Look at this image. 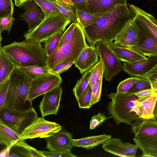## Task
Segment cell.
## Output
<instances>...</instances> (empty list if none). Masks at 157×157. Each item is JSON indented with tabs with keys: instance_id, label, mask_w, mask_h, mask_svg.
<instances>
[{
	"instance_id": "cell-17",
	"label": "cell",
	"mask_w": 157,
	"mask_h": 157,
	"mask_svg": "<svg viewBox=\"0 0 157 157\" xmlns=\"http://www.w3.org/2000/svg\"><path fill=\"white\" fill-rule=\"evenodd\" d=\"M25 11L20 15L27 23L30 31L38 25L44 18L43 11L33 0H29L22 5Z\"/></svg>"
},
{
	"instance_id": "cell-41",
	"label": "cell",
	"mask_w": 157,
	"mask_h": 157,
	"mask_svg": "<svg viewBox=\"0 0 157 157\" xmlns=\"http://www.w3.org/2000/svg\"><path fill=\"white\" fill-rule=\"evenodd\" d=\"M73 61H64L60 63L50 69V72L58 75L67 71L74 64Z\"/></svg>"
},
{
	"instance_id": "cell-50",
	"label": "cell",
	"mask_w": 157,
	"mask_h": 157,
	"mask_svg": "<svg viewBox=\"0 0 157 157\" xmlns=\"http://www.w3.org/2000/svg\"><path fill=\"white\" fill-rule=\"evenodd\" d=\"M12 146H6L0 152V157H8L10 148Z\"/></svg>"
},
{
	"instance_id": "cell-54",
	"label": "cell",
	"mask_w": 157,
	"mask_h": 157,
	"mask_svg": "<svg viewBox=\"0 0 157 157\" xmlns=\"http://www.w3.org/2000/svg\"><path fill=\"white\" fill-rule=\"evenodd\" d=\"M1 33H2L0 31V41H2V37L1 36Z\"/></svg>"
},
{
	"instance_id": "cell-8",
	"label": "cell",
	"mask_w": 157,
	"mask_h": 157,
	"mask_svg": "<svg viewBox=\"0 0 157 157\" xmlns=\"http://www.w3.org/2000/svg\"><path fill=\"white\" fill-rule=\"evenodd\" d=\"M95 47L99 59L102 62L103 75L105 80L111 81L124 70V65L114 53L101 42H97Z\"/></svg>"
},
{
	"instance_id": "cell-36",
	"label": "cell",
	"mask_w": 157,
	"mask_h": 157,
	"mask_svg": "<svg viewBox=\"0 0 157 157\" xmlns=\"http://www.w3.org/2000/svg\"><path fill=\"white\" fill-rule=\"evenodd\" d=\"M103 69L101 61H99L94 66L89 82V84L92 88L94 84L103 77Z\"/></svg>"
},
{
	"instance_id": "cell-28",
	"label": "cell",
	"mask_w": 157,
	"mask_h": 157,
	"mask_svg": "<svg viewBox=\"0 0 157 157\" xmlns=\"http://www.w3.org/2000/svg\"><path fill=\"white\" fill-rule=\"evenodd\" d=\"M77 22L83 28L95 23L98 17L82 10L74 9Z\"/></svg>"
},
{
	"instance_id": "cell-1",
	"label": "cell",
	"mask_w": 157,
	"mask_h": 157,
	"mask_svg": "<svg viewBox=\"0 0 157 157\" xmlns=\"http://www.w3.org/2000/svg\"><path fill=\"white\" fill-rule=\"evenodd\" d=\"M136 13L127 4L98 17L94 23L83 28L88 45L94 47L100 41L105 44L114 41L117 35L135 18Z\"/></svg>"
},
{
	"instance_id": "cell-5",
	"label": "cell",
	"mask_w": 157,
	"mask_h": 157,
	"mask_svg": "<svg viewBox=\"0 0 157 157\" xmlns=\"http://www.w3.org/2000/svg\"><path fill=\"white\" fill-rule=\"evenodd\" d=\"M89 45L86 41L83 28L76 23L71 39L67 43L58 47L48 56V67L51 69L58 64L64 61L75 62L85 47Z\"/></svg>"
},
{
	"instance_id": "cell-20",
	"label": "cell",
	"mask_w": 157,
	"mask_h": 157,
	"mask_svg": "<svg viewBox=\"0 0 157 157\" xmlns=\"http://www.w3.org/2000/svg\"><path fill=\"white\" fill-rule=\"evenodd\" d=\"M139 32L138 28L133 19L117 35L114 42L126 48L132 47L138 42Z\"/></svg>"
},
{
	"instance_id": "cell-14",
	"label": "cell",
	"mask_w": 157,
	"mask_h": 157,
	"mask_svg": "<svg viewBox=\"0 0 157 157\" xmlns=\"http://www.w3.org/2000/svg\"><path fill=\"white\" fill-rule=\"evenodd\" d=\"M102 147L104 151L122 157H135L138 150L136 144L123 142L119 139L111 137Z\"/></svg>"
},
{
	"instance_id": "cell-53",
	"label": "cell",
	"mask_w": 157,
	"mask_h": 157,
	"mask_svg": "<svg viewBox=\"0 0 157 157\" xmlns=\"http://www.w3.org/2000/svg\"><path fill=\"white\" fill-rule=\"evenodd\" d=\"M1 41H0V55H1V48L2 47V46L1 45Z\"/></svg>"
},
{
	"instance_id": "cell-51",
	"label": "cell",
	"mask_w": 157,
	"mask_h": 157,
	"mask_svg": "<svg viewBox=\"0 0 157 157\" xmlns=\"http://www.w3.org/2000/svg\"><path fill=\"white\" fill-rule=\"evenodd\" d=\"M29 0H14L15 5L17 6H21L25 2Z\"/></svg>"
},
{
	"instance_id": "cell-18",
	"label": "cell",
	"mask_w": 157,
	"mask_h": 157,
	"mask_svg": "<svg viewBox=\"0 0 157 157\" xmlns=\"http://www.w3.org/2000/svg\"><path fill=\"white\" fill-rule=\"evenodd\" d=\"M131 125V132L135 136L157 137V117L148 119L140 118L134 121Z\"/></svg>"
},
{
	"instance_id": "cell-40",
	"label": "cell",
	"mask_w": 157,
	"mask_h": 157,
	"mask_svg": "<svg viewBox=\"0 0 157 157\" xmlns=\"http://www.w3.org/2000/svg\"><path fill=\"white\" fill-rule=\"evenodd\" d=\"M110 118H111L110 117H107L105 113L101 112L93 115L90 122V129H93L95 128Z\"/></svg>"
},
{
	"instance_id": "cell-49",
	"label": "cell",
	"mask_w": 157,
	"mask_h": 157,
	"mask_svg": "<svg viewBox=\"0 0 157 157\" xmlns=\"http://www.w3.org/2000/svg\"><path fill=\"white\" fill-rule=\"evenodd\" d=\"M58 3L74 10L73 4L71 0H54Z\"/></svg>"
},
{
	"instance_id": "cell-31",
	"label": "cell",
	"mask_w": 157,
	"mask_h": 157,
	"mask_svg": "<svg viewBox=\"0 0 157 157\" xmlns=\"http://www.w3.org/2000/svg\"><path fill=\"white\" fill-rule=\"evenodd\" d=\"M18 67L24 71L32 79L43 75L51 73L50 69L48 67L30 66Z\"/></svg>"
},
{
	"instance_id": "cell-9",
	"label": "cell",
	"mask_w": 157,
	"mask_h": 157,
	"mask_svg": "<svg viewBox=\"0 0 157 157\" xmlns=\"http://www.w3.org/2000/svg\"><path fill=\"white\" fill-rule=\"evenodd\" d=\"M59 124L45 120L44 117H38L20 135V139L26 140L45 138L62 128Z\"/></svg>"
},
{
	"instance_id": "cell-27",
	"label": "cell",
	"mask_w": 157,
	"mask_h": 157,
	"mask_svg": "<svg viewBox=\"0 0 157 157\" xmlns=\"http://www.w3.org/2000/svg\"><path fill=\"white\" fill-rule=\"evenodd\" d=\"M20 134L0 121V144L12 146L20 139Z\"/></svg>"
},
{
	"instance_id": "cell-44",
	"label": "cell",
	"mask_w": 157,
	"mask_h": 157,
	"mask_svg": "<svg viewBox=\"0 0 157 157\" xmlns=\"http://www.w3.org/2000/svg\"><path fill=\"white\" fill-rule=\"evenodd\" d=\"M76 22H73L63 33L58 47L68 41L72 36Z\"/></svg>"
},
{
	"instance_id": "cell-39",
	"label": "cell",
	"mask_w": 157,
	"mask_h": 157,
	"mask_svg": "<svg viewBox=\"0 0 157 157\" xmlns=\"http://www.w3.org/2000/svg\"><path fill=\"white\" fill-rule=\"evenodd\" d=\"M103 77L95 82L91 88V97L90 105H93L98 102L100 99L102 85Z\"/></svg>"
},
{
	"instance_id": "cell-12",
	"label": "cell",
	"mask_w": 157,
	"mask_h": 157,
	"mask_svg": "<svg viewBox=\"0 0 157 157\" xmlns=\"http://www.w3.org/2000/svg\"><path fill=\"white\" fill-rule=\"evenodd\" d=\"M44 138L49 151L70 152L74 147L72 133L64 129Z\"/></svg>"
},
{
	"instance_id": "cell-23",
	"label": "cell",
	"mask_w": 157,
	"mask_h": 157,
	"mask_svg": "<svg viewBox=\"0 0 157 157\" xmlns=\"http://www.w3.org/2000/svg\"><path fill=\"white\" fill-rule=\"evenodd\" d=\"M157 93H155L137 99L141 118L148 119L157 117Z\"/></svg>"
},
{
	"instance_id": "cell-30",
	"label": "cell",
	"mask_w": 157,
	"mask_h": 157,
	"mask_svg": "<svg viewBox=\"0 0 157 157\" xmlns=\"http://www.w3.org/2000/svg\"><path fill=\"white\" fill-rule=\"evenodd\" d=\"M64 31L62 30L48 38L44 43V49L47 56L52 54L58 47Z\"/></svg>"
},
{
	"instance_id": "cell-19",
	"label": "cell",
	"mask_w": 157,
	"mask_h": 157,
	"mask_svg": "<svg viewBox=\"0 0 157 157\" xmlns=\"http://www.w3.org/2000/svg\"><path fill=\"white\" fill-rule=\"evenodd\" d=\"M98 56L95 47L88 45L83 49L75 62V66L83 75L98 62Z\"/></svg>"
},
{
	"instance_id": "cell-2",
	"label": "cell",
	"mask_w": 157,
	"mask_h": 157,
	"mask_svg": "<svg viewBox=\"0 0 157 157\" xmlns=\"http://www.w3.org/2000/svg\"><path fill=\"white\" fill-rule=\"evenodd\" d=\"M2 48L16 67H48V56L41 43L25 39L21 42L14 41Z\"/></svg>"
},
{
	"instance_id": "cell-24",
	"label": "cell",
	"mask_w": 157,
	"mask_h": 157,
	"mask_svg": "<svg viewBox=\"0 0 157 157\" xmlns=\"http://www.w3.org/2000/svg\"><path fill=\"white\" fill-rule=\"evenodd\" d=\"M133 140L142 152V157H157V137L135 136Z\"/></svg>"
},
{
	"instance_id": "cell-29",
	"label": "cell",
	"mask_w": 157,
	"mask_h": 157,
	"mask_svg": "<svg viewBox=\"0 0 157 157\" xmlns=\"http://www.w3.org/2000/svg\"><path fill=\"white\" fill-rule=\"evenodd\" d=\"M93 68L94 66L84 73L82 77L77 81L73 88V93L77 100L88 84Z\"/></svg>"
},
{
	"instance_id": "cell-35",
	"label": "cell",
	"mask_w": 157,
	"mask_h": 157,
	"mask_svg": "<svg viewBox=\"0 0 157 157\" xmlns=\"http://www.w3.org/2000/svg\"><path fill=\"white\" fill-rule=\"evenodd\" d=\"M56 6L60 12L67 18L71 22H77L75 11L62 5L54 0H48Z\"/></svg>"
},
{
	"instance_id": "cell-13",
	"label": "cell",
	"mask_w": 157,
	"mask_h": 157,
	"mask_svg": "<svg viewBox=\"0 0 157 157\" xmlns=\"http://www.w3.org/2000/svg\"><path fill=\"white\" fill-rule=\"evenodd\" d=\"M62 89L60 85L44 93L39 107L42 116L57 115L60 104Z\"/></svg>"
},
{
	"instance_id": "cell-48",
	"label": "cell",
	"mask_w": 157,
	"mask_h": 157,
	"mask_svg": "<svg viewBox=\"0 0 157 157\" xmlns=\"http://www.w3.org/2000/svg\"><path fill=\"white\" fill-rule=\"evenodd\" d=\"M155 93L153 90L152 89H151L143 90L135 93V94L137 97L140 98L150 95Z\"/></svg>"
},
{
	"instance_id": "cell-46",
	"label": "cell",
	"mask_w": 157,
	"mask_h": 157,
	"mask_svg": "<svg viewBox=\"0 0 157 157\" xmlns=\"http://www.w3.org/2000/svg\"><path fill=\"white\" fill-rule=\"evenodd\" d=\"M143 77L147 78L151 83L157 81V66L150 70Z\"/></svg>"
},
{
	"instance_id": "cell-15",
	"label": "cell",
	"mask_w": 157,
	"mask_h": 157,
	"mask_svg": "<svg viewBox=\"0 0 157 157\" xmlns=\"http://www.w3.org/2000/svg\"><path fill=\"white\" fill-rule=\"evenodd\" d=\"M127 0H86L82 10L99 17L126 3Z\"/></svg>"
},
{
	"instance_id": "cell-33",
	"label": "cell",
	"mask_w": 157,
	"mask_h": 157,
	"mask_svg": "<svg viewBox=\"0 0 157 157\" xmlns=\"http://www.w3.org/2000/svg\"><path fill=\"white\" fill-rule=\"evenodd\" d=\"M91 88L88 84L77 100L79 108L88 109L91 107Z\"/></svg>"
},
{
	"instance_id": "cell-22",
	"label": "cell",
	"mask_w": 157,
	"mask_h": 157,
	"mask_svg": "<svg viewBox=\"0 0 157 157\" xmlns=\"http://www.w3.org/2000/svg\"><path fill=\"white\" fill-rule=\"evenodd\" d=\"M8 157H44L40 151L31 147L20 139L11 147Z\"/></svg>"
},
{
	"instance_id": "cell-37",
	"label": "cell",
	"mask_w": 157,
	"mask_h": 157,
	"mask_svg": "<svg viewBox=\"0 0 157 157\" xmlns=\"http://www.w3.org/2000/svg\"><path fill=\"white\" fill-rule=\"evenodd\" d=\"M13 11L12 0H0V18L13 15Z\"/></svg>"
},
{
	"instance_id": "cell-3",
	"label": "cell",
	"mask_w": 157,
	"mask_h": 157,
	"mask_svg": "<svg viewBox=\"0 0 157 157\" xmlns=\"http://www.w3.org/2000/svg\"><path fill=\"white\" fill-rule=\"evenodd\" d=\"M107 96L111 99L107 106L109 115L117 124L124 123L131 125L141 118L137 101L139 98L135 94L111 93Z\"/></svg>"
},
{
	"instance_id": "cell-10",
	"label": "cell",
	"mask_w": 157,
	"mask_h": 157,
	"mask_svg": "<svg viewBox=\"0 0 157 157\" xmlns=\"http://www.w3.org/2000/svg\"><path fill=\"white\" fill-rule=\"evenodd\" d=\"M134 21L139 30V40L136 45L127 48L146 56L157 55V36L135 18Z\"/></svg>"
},
{
	"instance_id": "cell-26",
	"label": "cell",
	"mask_w": 157,
	"mask_h": 157,
	"mask_svg": "<svg viewBox=\"0 0 157 157\" xmlns=\"http://www.w3.org/2000/svg\"><path fill=\"white\" fill-rule=\"evenodd\" d=\"M16 67L12 60L4 51L2 46L0 58V86L9 78Z\"/></svg>"
},
{
	"instance_id": "cell-38",
	"label": "cell",
	"mask_w": 157,
	"mask_h": 157,
	"mask_svg": "<svg viewBox=\"0 0 157 157\" xmlns=\"http://www.w3.org/2000/svg\"><path fill=\"white\" fill-rule=\"evenodd\" d=\"M140 78V77H131L121 81L117 87V92L120 93L127 92L133 85Z\"/></svg>"
},
{
	"instance_id": "cell-16",
	"label": "cell",
	"mask_w": 157,
	"mask_h": 157,
	"mask_svg": "<svg viewBox=\"0 0 157 157\" xmlns=\"http://www.w3.org/2000/svg\"><path fill=\"white\" fill-rule=\"evenodd\" d=\"M124 70L131 77H143L150 70L157 66V55L132 63L123 62Z\"/></svg>"
},
{
	"instance_id": "cell-4",
	"label": "cell",
	"mask_w": 157,
	"mask_h": 157,
	"mask_svg": "<svg viewBox=\"0 0 157 157\" xmlns=\"http://www.w3.org/2000/svg\"><path fill=\"white\" fill-rule=\"evenodd\" d=\"M32 80L24 71L16 67L9 78L4 105L20 111L33 108L32 103L27 100Z\"/></svg>"
},
{
	"instance_id": "cell-52",
	"label": "cell",
	"mask_w": 157,
	"mask_h": 157,
	"mask_svg": "<svg viewBox=\"0 0 157 157\" xmlns=\"http://www.w3.org/2000/svg\"><path fill=\"white\" fill-rule=\"evenodd\" d=\"M151 89L155 93H157V81L151 83Z\"/></svg>"
},
{
	"instance_id": "cell-34",
	"label": "cell",
	"mask_w": 157,
	"mask_h": 157,
	"mask_svg": "<svg viewBox=\"0 0 157 157\" xmlns=\"http://www.w3.org/2000/svg\"><path fill=\"white\" fill-rule=\"evenodd\" d=\"M151 89L150 82L144 77L140 78L135 83L127 93L135 94L138 92L146 90Z\"/></svg>"
},
{
	"instance_id": "cell-47",
	"label": "cell",
	"mask_w": 157,
	"mask_h": 157,
	"mask_svg": "<svg viewBox=\"0 0 157 157\" xmlns=\"http://www.w3.org/2000/svg\"><path fill=\"white\" fill-rule=\"evenodd\" d=\"M75 9L82 10L86 0H71Z\"/></svg>"
},
{
	"instance_id": "cell-43",
	"label": "cell",
	"mask_w": 157,
	"mask_h": 157,
	"mask_svg": "<svg viewBox=\"0 0 157 157\" xmlns=\"http://www.w3.org/2000/svg\"><path fill=\"white\" fill-rule=\"evenodd\" d=\"M44 157H76L77 156L73 154L71 151H50L45 150L40 151Z\"/></svg>"
},
{
	"instance_id": "cell-21",
	"label": "cell",
	"mask_w": 157,
	"mask_h": 157,
	"mask_svg": "<svg viewBox=\"0 0 157 157\" xmlns=\"http://www.w3.org/2000/svg\"><path fill=\"white\" fill-rule=\"evenodd\" d=\"M117 57L122 62L132 63L147 57L127 48L114 42L106 44Z\"/></svg>"
},
{
	"instance_id": "cell-11",
	"label": "cell",
	"mask_w": 157,
	"mask_h": 157,
	"mask_svg": "<svg viewBox=\"0 0 157 157\" xmlns=\"http://www.w3.org/2000/svg\"><path fill=\"white\" fill-rule=\"evenodd\" d=\"M62 82V79L60 75L52 73L43 75L32 79L27 100L32 103L35 98L60 85Z\"/></svg>"
},
{
	"instance_id": "cell-42",
	"label": "cell",
	"mask_w": 157,
	"mask_h": 157,
	"mask_svg": "<svg viewBox=\"0 0 157 157\" xmlns=\"http://www.w3.org/2000/svg\"><path fill=\"white\" fill-rule=\"evenodd\" d=\"M15 19L13 15L0 18V31H7L10 33L13 21Z\"/></svg>"
},
{
	"instance_id": "cell-25",
	"label": "cell",
	"mask_w": 157,
	"mask_h": 157,
	"mask_svg": "<svg viewBox=\"0 0 157 157\" xmlns=\"http://www.w3.org/2000/svg\"><path fill=\"white\" fill-rule=\"evenodd\" d=\"M111 137V135L105 134L92 136L80 139H73V143L74 146L90 149L99 145L104 144Z\"/></svg>"
},
{
	"instance_id": "cell-45",
	"label": "cell",
	"mask_w": 157,
	"mask_h": 157,
	"mask_svg": "<svg viewBox=\"0 0 157 157\" xmlns=\"http://www.w3.org/2000/svg\"><path fill=\"white\" fill-rule=\"evenodd\" d=\"M9 83V78L0 86V111L5 104Z\"/></svg>"
},
{
	"instance_id": "cell-6",
	"label": "cell",
	"mask_w": 157,
	"mask_h": 157,
	"mask_svg": "<svg viewBox=\"0 0 157 157\" xmlns=\"http://www.w3.org/2000/svg\"><path fill=\"white\" fill-rule=\"evenodd\" d=\"M71 21L61 13L44 18L40 23L32 30L24 35L25 39L38 43H44L51 36L62 30Z\"/></svg>"
},
{
	"instance_id": "cell-7",
	"label": "cell",
	"mask_w": 157,
	"mask_h": 157,
	"mask_svg": "<svg viewBox=\"0 0 157 157\" xmlns=\"http://www.w3.org/2000/svg\"><path fill=\"white\" fill-rule=\"evenodd\" d=\"M38 117L33 107L20 111L4 105L0 111V121L20 135Z\"/></svg>"
},
{
	"instance_id": "cell-32",
	"label": "cell",
	"mask_w": 157,
	"mask_h": 157,
	"mask_svg": "<svg viewBox=\"0 0 157 157\" xmlns=\"http://www.w3.org/2000/svg\"><path fill=\"white\" fill-rule=\"evenodd\" d=\"M33 0L43 11L44 18L60 13L56 7L48 0Z\"/></svg>"
}]
</instances>
